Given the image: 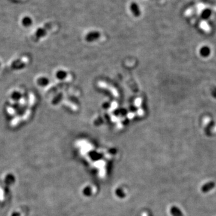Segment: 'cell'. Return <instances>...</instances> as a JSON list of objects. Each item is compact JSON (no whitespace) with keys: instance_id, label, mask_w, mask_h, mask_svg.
<instances>
[{"instance_id":"6da1fadb","label":"cell","mask_w":216,"mask_h":216,"mask_svg":"<svg viewBox=\"0 0 216 216\" xmlns=\"http://www.w3.org/2000/svg\"><path fill=\"white\" fill-rule=\"evenodd\" d=\"M215 186V184L213 181H209L203 184L201 188H200V190L203 193H209L210 191H212Z\"/></svg>"},{"instance_id":"7a4b0ae2","label":"cell","mask_w":216,"mask_h":216,"mask_svg":"<svg viewBox=\"0 0 216 216\" xmlns=\"http://www.w3.org/2000/svg\"><path fill=\"white\" fill-rule=\"evenodd\" d=\"M130 9L131 12H132V13H133L134 16L139 17L141 16V11L140 9V7L136 3L132 2V3H131L130 6Z\"/></svg>"},{"instance_id":"3957f363","label":"cell","mask_w":216,"mask_h":216,"mask_svg":"<svg viewBox=\"0 0 216 216\" xmlns=\"http://www.w3.org/2000/svg\"><path fill=\"white\" fill-rule=\"evenodd\" d=\"M199 53L200 56H202V57H209L211 54V49L210 48L209 46H204L200 49Z\"/></svg>"},{"instance_id":"277c9868","label":"cell","mask_w":216,"mask_h":216,"mask_svg":"<svg viewBox=\"0 0 216 216\" xmlns=\"http://www.w3.org/2000/svg\"><path fill=\"white\" fill-rule=\"evenodd\" d=\"M212 14V10L210 9H205L200 13V18L204 20L209 19Z\"/></svg>"},{"instance_id":"5b68a950","label":"cell","mask_w":216,"mask_h":216,"mask_svg":"<svg viewBox=\"0 0 216 216\" xmlns=\"http://www.w3.org/2000/svg\"><path fill=\"white\" fill-rule=\"evenodd\" d=\"M4 182L7 186H11L15 182V177L12 174L7 175L4 179Z\"/></svg>"},{"instance_id":"8992f818","label":"cell","mask_w":216,"mask_h":216,"mask_svg":"<svg viewBox=\"0 0 216 216\" xmlns=\"http://www.w3.org/2000/svg\"><path fill=\"white\" fill-rule=\"evenodd\" d=\"M99 36L100 34L98 32H91L87 36V38L88 40H93L96 39V38H97L99 37Z\"/></svg>"},{"instance_id":"52a82bcc","label":"cell","mask_w":216,"mask_h":216,"mask_svg":"<svg viewBox=\"0 0 216 216\" xmlns=\"http://www.w3.org/2000/svg\"><path fill=\"white\" fill-rule=\"evenodd\" d=\"M214 121H211L209 123H208V126H206V129H205V132H206V133L207 134H210L211 133V129H213V127H214Z\"/></svg>"},{"instance_id":"ba28073f","label":"cell","mask_w":216,"mask_h":216,"mask_svg":"<svg viewBox=\"0 0 216 216\" xmlns=\"http://www.w3.org/2000/svg\"><path fill=\"white\" fill-rule=\"evenodd\" d=\"M211 94L214 98L216 99V87H213L211 90Z\"/></svg>"},{"instance_id":"9c48e42d","label":"cell","mask_w":216,"mask_h":216,"mask_svg":"<svg viewBox=\"0 0 216 216\" xmlns=\"http://www.w3.org/2000/svg\"><path fill=\"white\" fill-rule=\"evenodd\" d=\"M30 24V19L27 18V19H25L24 20V25H29Z\"/></svg>"},{"instance_id":"30bf717a","label":"cell","mask_w":216,"mask_h":216,"mask_svg":"<svg viewBox=\"0 0 216 216\" xmlns=\"http://www.w3.org/2000/svg\"><path fill=\"white\" fill-rule=\"evenodd\" d=\"M12 216H21L20 214L19 213H17V212H14L12 214Z\"/></svg>"}]
</instances>
